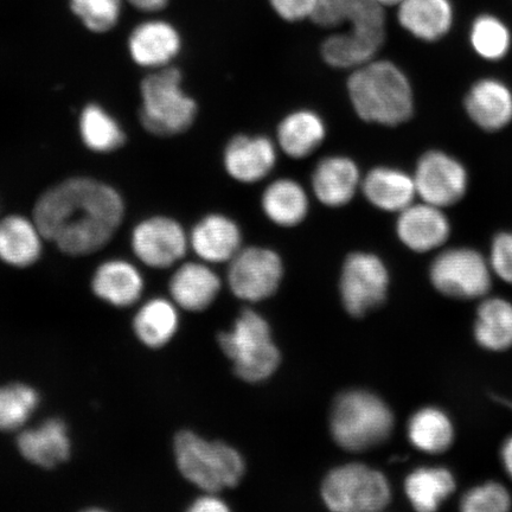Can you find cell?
<instances>
[{
    "mask_svg": "<svg viewBox=\"0 0 512 512\" xmlns=\"http://www.w3.org/2000/svg\"><path fill=\"white\" fill-rule=\"evenodd\" d=\"M124 216L125 203L119 192L91 177L68 178L54 185L38 198L32 215L44 239L73 256L104 248Z\"/></svg>",
    "mask_w": 512,
    "mask_h": 512,
    "instance_id": "obj_1",
    "label": "cell"
},
{
    "mask_svg": "<svg viewBox=\"0 0 512 512\" xmlns=\"http://www.w3.org/2000/svg\"><path fill=\"white\" fill-rule=\"evenodd\" d=\"M347 88L352 107L367 123L399 126L413 115L411 82L393 62L374 59L352 70Z\"/></svg>",
    "mask_w": 512,
    "mask_h": 512,
    "instance_id": "obj_2",
    "label": "cell"
},
{
    "mask_svg": "<svg viewBox=\"0 0 512 512\" xmlns=\"http://www.w3.org/2000/svg\"><path fill=\"white\" fill-rule=\"evenodd\" d=\"M174 453L181 475L208 494L234 488L245 473V463L235 448L190 431L176 434Z\"/></svg>",
    "mask_w": 512,
    "mask_h": 512,
    "instance_id": "obj_3",
    "label": "cell"
},
{
    "mask_svg": "<svg viewBox=\"0 0 512 512\" xmlns=\"http://www.w3.org/2000/svg\"><path fill=\"white\" fill-rule=\"evenodd\" d=\"M140 94V123L153 136H178L194 124L197 105L183 91L178 69L170 66L156 69L143 80Z\"/></svg>",
    "mask_w": 512,
    "mask_h": 512,
    "instance_id": "obj_4",
    "label": "cell"
},
{
    "mask_svg": "<svg viewBox=\"0 0 512 512\" xmlns=\"http://www.w3.org/2000/svg\"><path fill=\"white\" fill-rule=\"evenodd\" d=\"M394 427L389 407L376 395L362 390L345 393L335 402L331 432L348 451H364L387 440Z\"/></svg>",
    "mask_w": 512,
    "mask_h": 512,
    "instance_id": "obj_5",
    "label": "cell"
},
{
    "mask_svg": "<svg viewBox=\"0 0 512 512\" xmlns=\"http://www.w3.org/2000/svg\"><path fill=\"white\" fill-rule=\"evenodd\" d=\"M224 354L233 361L236 375L247 382L268 379L280 363L270 326L252 310H243L233 329L219 335Z\"/></svg>",
    "mask_w": 512,
    "mask_h": 512,
    "instance_id": "obj_6",
    "label": "cell"
},
{
    "mask_svg": "<svg viewBox=\"0 0 512 512\" xmlns=\"http://www.w3.org/2000/svg\"><path fill=\"white\" fill-rule=\"evenodd\" d=\"M322 496L326 507L337 512H374L390 501L388 480L363 464H349L326 476Z\"/></svg>",
    "mask_w": 512,
    "mask_h": 512,
    "instance_id": "obj_7",
    "label": "cell"
},
{
    "mask_svg": "<svg viewBox=\"0 0 512 512\" xmlns=\"http://www.w3.org/2000/svg\"><path fill=\"white\" fill-rule=\"evenodd\" d=\"M432 284L444 296L454 299H478L491 288L490 265L482 254L470 248L448 249L431 265Z\"/></svg>",
    "mask_w": 512,
    "mask_h": 512,
    "instance_id": "obj_8",
    "label": "cell"
},
{
    "mask_svg": "<svg viewBox=\"0 0 512 512\" xmlns=\"http://www.w3.org/2000/svg\"><path fill=\"white\" fill-rule=\"evenodd\" d=\"M389 275L379 256L357 252L344 262L341 294L351 316L363 317L387 297Z\"/></svg>",
    "mask_w": 512,
    "mask_h": 512,
    "instance_id": "obj_9",
    "label": "cell"
},
{
    "mask_svg": "<svg viewBox=\"0 0 512 512\" xmlns=\"http://www.w3.org/2000/svg\"><path fill=\"white\" fill-rule=\"evenodd\" d=\"M131 246L142 264L164 270L184 258L190 242L181 223L171 217L153 216L133 229Z\"/></svg>",
    "mask_w": 512,
    "mask_h": 512,
    "instance_id": "obj_10",
    "label": "cell"
},
{
    "mask_svg": "<svg viewBox=\"0 0 512 512\" xmlns=\"http://www.w3.org/2000/svg\"><path fill=\"white\" fill-rule=\"evenodd\" d=\"M229 262L230 288L236 297L248 302H260L271 297L283 278V262L271 249H241Z\"/></svg>",
    "mask_w": 512,
    "mask_h": 512,
    "instance_id": "obj_11",
    "label": "cell"
},
{
    "mask_svg": "<svg viewBox=\"0 0 512 512\" xmlns=\"http://www.w3.org/2000/svg\"><path fill=\"white\" fill-rule=\"evenodd\" d=\"M413 177L422 202L441 209L462 200L467 189L464 166L441 151L425 153L416 165Z\"/></svg>",
    "mask_w": 512,
    "mask_h": 512,
    "instance_id": "obj_12",
    "label": "cell"
},
{
    "mask_svg": "<svg viewBox=\"0 0 512 512\" xmlns=\"http://www.w3.org/2000/svg\"><path fill=\"white\" fill-rule=\"evenodd\" d=\"M128 53L140 67L160 69L170 66L182 50V36L163 19H147L128 36Z\"/></svg>",
    "mask_w": 512,
    "mask_h": 512,
    "instance_id": "obj_13",
    "label": "cell"
},
{
    "mask_svg": "<svg viewBox=\"0 0 512 512\" xmlns=\"http://www.w3.org/2000/svg\"><path fill=\"white\" fill-rule=\"evenodd\" d=\"M277 160V146L264 136H236L223 152V165L227 174L245 184L265 179L277 165Z\"/></svg>",
    "mask_w": 512,
    "mask_h": 512,
    "instance_id": "obj_14",
    "label": "cell"
},
{
    "mask_svg": "<svg viewBox=\"0 0 512 512\" xmlns=\"http://www.w3.org/2000/svg\"><path fill=\"white\" fill-rule=\"evenodd\" d=\"M450 230V222L443 210L426 202L413 203L399 213L396 221V233L403 245L418 253L443 246Z\"/></svg>",
    "mask_w": 512,
    "mask_h": 512,
    "instance_id": "obj_15",
    "label": "cell"
},
{
    "mask_svg": "<svg viewBox=\"0 0 512 512\" xmlns=\"http://www.w3.org/2000/svg\"><path fill=\"white\" fill-rule=\"evenodd\" d=\"M362 175L355 160L329 156L320 160L312 174V189L317 200L329 208H341L361 190Z\"/></svg>",
    "mask_w": 512,
    "mask_h": 512,
    "instance_id": "obj_16",
    "label": "cell"
},
{
    "mask_svg": "<svg viewBox=\"0 0 512 512\" xmlns=\"http://www.w3.org/2000/svg\"><path fill=\"white\" fill-rule=\"evenodd\" d=\"M17 447L25 460L46 470L66 463L72 454L68 426L56 418L23 430L17 437Z\"/></svg>",
    "mask_w": 512,
    "mask_h": 512,
    "instance_id": "obj_17",
    "label": "cell"
},
{
    "mask_svg": "<svg viewBox=\"0 0 512 512\" xmlns=\"http://www.w3.org/2000/svg\"><path fill=\"white\" fill-rule=\"evenodd\" d=\"M192 251L210 264L228 262L241 251V229L230 217L215 213L204 216L189 234Z\"/></svg>",
    "mask_w": 512,
    "mask_h": 512,
    "instance_id": "obj_18",
    "label": "cell"
},
{
    "mask_svg": "<svg viewBox=\"0 0 512 512\" xmlns=\"http://www.w3.org/2000/svg\"><path fill=\"white\" fill-rule=\"evenodd\" d=\"M386 40V29L350 28L326 38L322 55L330 67L357 69L373 61Z\"/></svg>",
    "mask_w": 512,
    "mask_h": 512,
    "instance_id": "obj_19",
    "label": "cell"
},
{
    "mask_svg": "<svg viewBox=\"0 0 512 512\" xmlns=\"http://www.w3.org/2000/svg\"><path fill=\"white\" fill-rule=\"evenodd\" d=\"M361 190L366 200L386 213H401L414 203V177L390 166H376L362 178Z\"/></svg>",
    "mask_w": 512,
    "mask_h": 512,
    "instance_id": "obj_20",
    "label": "cell"
},
{
    "mask_svg": "<svg viewBox=\"0 0 512 512\" xmlns=\"http://www.w3.org/2000/svg\"><path fill=\"white\" fill-rule=\"evenodd\" d=\"M144 288L142 273L131 262L121 259L102 262L92 278L95 296L120 309L137 304Z\"/></svg>",
    "mask_w": 512,
    "mask_h": 512,
    "instance_id": "obj_21",
    "label": "cell"
},
{
    "mask_svg": "<svg viewBox=\"0 0 512 512\" xmlns=\"http://www.w3.org/2000/svg\"><path fill=\"white\" fill-rule=\"evenodd\" d=\"M398 21L409 34L425 42H437L453 27L452 0H402Z\"/></svg>",
    "mask_w": 512,
    "mask_h": 512,
    "instance_id": "obj_22",
    "label": "cell"
},
{
    "mask_svg": "<svg viewBox=\"0 0 512 512\" xmlns=\"http://www.w3.org/2000/svg\"><path fill=\"white\" fill-rule=\"evenodd\" d=\"M169 290L172 302L177 306L201 312L214 303L221 290V280L207 265L188 262L172 275Z\"/></svg>",
    "mask_w": 512,
    "mask_h": 512,
    "instance_id": "obj_23",
    "label": "cell"
},
{
    "mask_svg": "<svg viewBox=\"0 0 512 512\" xmlns=\"http://www.w3.org/2000/svg\"><path fill=\"white\" fill-rule=\"evenodd\" d=\"M43 240L34 217L6 216L0 221V260L12 267H30L41 258Z\"/></svg>",
    "mask_w": 512,
    "mask_h": 512,
    "instance_id": "obj_24",
    "label": "cell"
},
{
    "mask_svg": "<svg viewBox=\"0 0 512 512\" xmlns=\"http://www.w3.org/2000/svg\"><path fill=\"white\" fill-rule=\"evenodd\" d=\"M465 105L471 119L484 130H501L512 120V94L497 80L477 82L467 94Z\"/></svg>",
    "mask_w": 512,
    "mask_h": 512,
    "instance_id": "obj_25",
    "label": "cell"
},
{
    "mask_svg": "<svg viewBox=\"0 0 512 512\" xmlns=\"http://www.w3.org/2000/svg\"><path fill=\"white\" fill-rule=\"evenodd\" d=\"M326 133L325 121L318 113L298 110L281 120L277 142L288 157L302 159L312 155L324 143Z\"/></svg>",
    "mask_w": 512,
    "mask_h": 512,
    "instance_id": "obj_26",
    "label": "cell"
},
{
    "mask_svg": "<svg viewBox=\"0 0 512 512\" xmlns=\"http://www.w3.org/2000/svg\"><path fill=\"white\" fill-rule=\"evenodd\" d=\"M312 21L322 28L386 29L384 6L376 0H318Z\"/></svg>",
    "mask_w": 512,
    "mask_h": 512,
    "instance_id": "obj_27",
    "label": "cell"
},
{
    "mask_svg": "<svg viewBox=\"0 0 512 512\" xmlns=\"http://www.w3.org/2000/svg\"><path fill=\"white\" fill-rule=\"evenodd\" d=\"M261 208L267 219L280 227H296L309 213L307 192L297 181L280 178L265 189Z\"/></svg>",
    "mask_w": 512,
    "mask_h": 512,
    "instance_id": "obj_28",
    "label": "cell"
},
{
    "mask_svg": "<svg viewBox=\"0 0 512 512\" xmlns=\"http://www.w3.org/2000/svg\"><path fill=\"white\" fill-rule=\"evenodd\" d=\"M176 304L165 298L146 302L133 319V331L139 342L150 349H160L172 341L178 331Z\"/></svg>",
    "mask_w": 512,
    "mask_h": 512,
    "instance_id": "obj_29",
    "label": "cell"
},
{
    "mask_svg": "<svg viewBox=\"0 0 512 512\" xmlns=\"http://www.w3.org/2000/svg\"><path fill=\"white\" fill-rule=\"evenodd\" d=\"M456 489V480L444 467H422L406 479L405 490L415 510L432 512L437 510Z\"/></svg>",
    "mask_w": 512,
    "mask_h": 512,
    "instance_id": "obj_30",
    "label": "cell"
},
{
    "mask_svg": "<svg viewBox=\"0 0 512 512\" xmlns=\"http://www.w3.org/2000/svg\"><path fill=\"white\" fill-rule=\"evenodd\" d=\"M475 337L480 347L504 351L512 347V304L502 298L484 300L478 307Z\"/></svg>",
    "mask_w": 512,
    "mask_h": 512,
    "instance_id": "obj_31",
    "label": "cell"
},
{
    "mask_svg": "<svg viewBox=\"0 0 512 512\" xmlns=\"http://www.w3.org/2000/svg\"><path fill=\"white\" fill-rule=\"evenodd\" d=\"M408 437L413 446L422 452L443 453L453 444L454 428L446 413L427 407L420 409L409 420Z\"/></svg>",
    "mask_w": 512,
    "mask_h": 512,
    "instance_id": "obj_32",
    "label": "cell"
},
{
    "mask_svg": "<svg viewBox=\"0 0 512 512\" xmlns=\"http://www.w3.org/2000/svg\"><path fill=\"white\" fill-rule=\"evenodd\" d=\"M79 128L83 144L96 153L117 151L126 142L123 127L98 104H89L83 108Z\"/></svg>",
    "mask_w": 512,
    "mask_h": 512,
    "instance_id": "obj_33",
    "label": "cell"
},
{
    "mask_svg": "<svg viewBox=\"0 0 512 512\" xmlns=\"http://www.w3.org/2000/svg\"><path fill=\"white\" fill-rule=\"evenodd\" d=\"M40 405V394L25 383L0 387V431L22 430Z\"/></svg>",
    "mask_w": 512,
    "mask_h": 512,
    "instance_id": "obj_34",
    "label": "cell"
},
{
    "mask_svg": "<svg viewBox=\"0 0 512 512\" xmlns=\"http://www.w3.org/2000/svg\"><path fill=\"white\" fill-rule=\"evenodd\" d=\"M470 42L476 53L485 60H501L511 47V32L501 18L484 14L473 21Z\"/></svg>",
    "mask_w": 512,
    "mask_h": 512,
    "instance_id": "obj_35",
    "label": "cell"
},
{
    "mask_svg": "<svg viewBox=\"0 0 512 512\" xmlns=\"http://www.w3.org/2000/svg\"><path fill=\"white\" fill-rule=\"evenodd\" d=\"M70 11L93 34H106L120 22L125 0H68Z\"/></svg>",
    "mask_w": 512,
    "mask_h": 512,
    "instance_id": "obj_36",
    "label": "cell"
},
{
    "mask_svg": "<svg viewBox=\"0 0 512 512\" xmlns=\"http://www.w3.org/2000/svg\"><path fill=\"white\" fill-rule=\"evenodd\" d=\"M511 508L509 491L502 484L489 482L467 491L460 501L464 512H505Z\"/></svg>",
    "mask_w": 512,
    "mask_h": 512,
    "instance_id": "obj_37",
    "label": "cell"
},
{
    "mask_svg": "<svg viewBox=\"0 0 512 512\" xmlns=\"http://www.w3.org/2000/svg\"><path fill=\"white\" fill-rule=\"evenodd\" d=\"M490 266L499 278L512 285V233H502L492 242Z\"/></svg>",
    "mask_w": 512,
    "mask_h": 512,
    "instance_id": "obj_38",
    "label": "cell"
},
{
    "mask_svg": "<svg viewBox=\"0 0 512 512\" xmlns=\"http://www.w3.org/2000/svg\"><path fill=\"white\" fill-rule=\"evenodd\" d=\"M275 14L286 22H300L312 19L318 0H270Z\"/></svg>",
    "mask_w": 512,
    "mask_h": 512,
    "instance_id": "obj_39",
    "label": "cell"
},
{
    "mask_svg": "<svg viewBox=\"0 0 512 512\" xmlns=\"http://www.w3.org/2000/svg\"><path fill=\"white\" fill-rule=\"evenodd\" d=\"M191 512H226L229 508L220 498L215 496H203L197 498L189 508Z\"/></svg>",
    "mask_w": 512,
    "mask_h": 512,
    "instance_id": "obj_40",
    "label": "cell"
},
{
    "mask_svg": "<svg viewBox=\"0 0 512 512\" xmlns=\"http://www.w3.org/2000/svg\"><path fill=\"white\" fill-rule=\"evenodd\" d=\"M170 0H125V3L144 14H158L169 5Z\"/></svg>",
    "mask_w": 512,
    "mask_h": 512,
    "instance_id": "obj_41",
    "label": "cell"
},
{
    "mask_svg": "<svg viewBox=\"0 0 512 512\" xmlns=\"http://www.w3.org/2000/svg\"><path fill=\"white\" fill-rule=\"evenodd\" d=\"M502 460L505 471H507L509 477L512 479V437L505 441L502 450Z\"/></svg>",
    "mask_w": 512,
    "mask_h": 512,
    "instance_id": "obj_42",
    "label": "cell"
},
{
    "mask_svg": "<svg viewBox=\"0 0 512 512\" xmlns=\"http://www.w3.org/2000/svg\"><path fill=\"white\" fill-rule=\"evenodd\" d=\"M376 2L387 8V6H398L402 0H376Z\"/></svg>",
    "mask_w": 512,
    "mask_h": 512,
    "instance_id": "obj_43",
    "label": "cell"
}]
</instances>
